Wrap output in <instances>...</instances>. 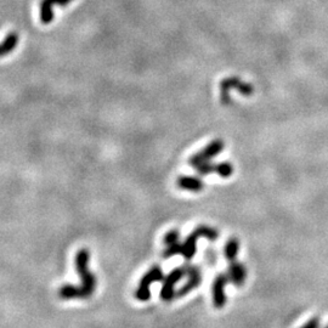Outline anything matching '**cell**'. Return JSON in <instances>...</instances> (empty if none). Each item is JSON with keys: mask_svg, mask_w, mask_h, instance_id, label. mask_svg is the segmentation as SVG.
<instances>
[{"mask_svg": "<svg viewBox=\"0 0 328 328\" xmlns=\"http://www.w3.org/2000/svg\"><path fill=\"white\" fill-rule=\"evenodd\" d=\"M89 251L88 249H80L75 255V268L77 272L79 274L81 284L79 286L80 299H88L94 294L95 288H96V277L93 272H90L89 266Z\"/></svg>", "mask_w": 328, "mask_h": 328, "instance_id": "6da1fadb", "label": "cell"}, {"mask_svg": "<svg viewBox=\"0 0 328 328\" xmlns=\"http://www.w3.org/2000/svg\"><path fill=\"white\" fill-rule=\"evenodd\" d=\"M199 237H204L211 242H215L216 239L219 238V232L216 231L215 229L209 228V226L201 225L197 226V228L193 230V232L191 235L188 236V238L183 241L182 245V251L181 254L183 255V258L186 260H191L193 258V255L196 254V248H197V239Z\"/></svg>", "mask_w": 328, "mask_h": 328, "instance_id": "7a4b0ae2", "label": "cell"}, {"mask_svg": "<svg viewBox=\"0 0 328 328\" xmlns=\"http://www.w3.org/2000/svg\"><path fill=\"white\" fill-rule=\"evenodd\" d=\"M164 275L162 269L159 266L151 268L149 271L141 277L139 287L135 292V297L140 301H149L151 299V284L155 282H163Z\"/></svg>", "mask_w": 328, "mask_h": 328, "instance_id": "3957f363", "label": "cell"}, {"mask_svg": "<svg viewBox=\"0 0 328 328\" xmlns=\"http://www.w3.org/2000/svg\"><path fill=\"white\" fill-rule=\"evenodd\" d=\"M231 89H236L238 90L239 93L244 96H251L253 95L254 88L253 85H251L249 83H244L239 78L232 77V78H228V79L222 80V83L220 85V90H221V95H220V100L222 105H230L231 104V97H230V90Z\"/></svg>", "mask_w": 328, "mask_h": 328, "instance_id": "277c9868", "label": "cell"}, {"mask_svg": "<svg viewBox=\"0 0 328 328\" xmlns=\"http://www.w3.org/2000/svg\"><path fill=\"white\" fill-rule=\"evenodd\" d=\"M186 276V269L185 266H179L175 268L174 270L170 271L168 276L164 277L163 280V286L160 290L159 297L163 301H170L175 298V284L178 283L180 280H182Z\"/></svg>", "mask_w": 328, "mask_h": 328, "instance_id": "5b68a950", "label": "cell"}, {"mask_svg": "<svg viewBox=\"0 0 328 328\" xmlns=\"http://www.w3.org/2000/svg\"><path fill=\"white\" fill-rule=\"evenodd\" d=\"M183 266L186 269V275L189 276V281L183 286L180 287L178 292H175V298L186 297L190 292L196 290L202 283L201 268L193 264H185Z\"/></svg>", "mask_w": 328, "mask_h": 328, "instance_id": "8992f818", "label": "cell"}, {"mask_svg": "<svg viewBox=\"0 0 328 328\" xmlns=\"http://www.w3.org/2000/svg\"><path fill=\"white\" fill-rule=\"evenodd\" d=\"M224 141L222 140H214L209 144L208 146L204 147L201 152L196 153L193 155L191 158H190L189 163L191 164L193 168H196L197 166L206 162V160H211L212 158H214L215 156H218L219 153H221V151L224 150Z\"/></svg>", "mask_w": 328, "mask_h": 328, "instance_id": "52a82bcc", "label": "cell"}, {"mask_svg": "<svg viewBox=\"0 0 328 328\" xmlns=\"http://www.w3.org/2000/svg\"><path fill=\"white\" fill-rule=\"evenodd\" d=\"M229 276L228 274H219L216 275L213 282L212 294H213V304L216 309H222L226 303V295H225V286L228 283Z\"/></svg>", "mask_w": 328, "mask_h": 328, "instance_id": "ba28073f", "label": "cell"}, {"mask_svg": "<svg viewBox=\"0 0 328 328\" xmlns=\"http://www.w3.org/2000/svg\"><path fill=\"white\" fill-rule=\"evenodd\" d=\"M228 276L230 282H232L236 287H241L244 283L245 277H247V270H245L243 264L234 260L231 261L229 266Z\"/></svg>", "mask_w": 328, "mask_h": 328, "instance_id": "9c48e42d", "label": "cell"}, {"mask_svg": "<svg viewBox=\"0 0 328 328\" xmlns=\"http://www.w3.org/2000/svg\"><path fill=\"white\" fill-rule=\"evenodd\" d=\"M176 185L178 188L185 191H191V192H201L203 188H204V183L197 176H180L176 180Z\"/></svg>", "mask_w": 328, "mask_h": 328, "instance_id": "30bf717a", "label": "cell"}, {"mask_svg": "<svg viewBox=\"0 0 328 328\" xmlns=\"http://www.w3.org/2000/svg\"><path fill=\"white\" fill-rule=\"evenodd\" d=\"M54 0H42L40 2V21L49 25L54 19Z\"/></svg>", "mask_w": 328, "mask_h": 328, "instance_id": "8fae6325", "label": "cell"}, {"mask_svg": "<svg viewBox=\"0 0 328 328\" xmlns=\"http://www.w3.org/2000/svg\"><path fill=\"white\" fill-rule=\"evenodd\" d=\"M58 297L64 300L80 299L79 286H73V284H64L58 290Z\"/></svg>", "mask_w": 328, "mask_h": 328, "instance_id": "7c38bea8", "label": "cell"}, {"mask_svg": "<svg viewBox=\"0 0 328 328\" xmlns=\"http://www.w3.org/2000/svg\"><path fill=\"white\" fill-rule=\"evenodd\" d=\"M239 252V241L236 237L230 238L225 243L224 247V255L228 261H234L237 258V254Z\"/></svg>", "mask_w": 328, "mask_h": 328, "instance_id": "4fadbf2b", "label": "cell"}, {"mask_svg": "<svg viewBox=\"0 0 328 328\" xmlns=\"http://www.w3.org/2000/svg\"><path fill=\"white\" fill-rule=\"evenodd\" d=\"M17 44H18V34L16 32H11L9 33L8 35H6L4 40L2 42V44H0V48H2V51H3V55H9L10 52L14 51L16 48H17Z\"/></svg>", "mask_w": 328, "mask_h": 328, "instance_id": "5bb4252c", "label": "cell"}, {"mask_svg": "<svg viewBox=\"0 0 328 328\" xmlns=\"http://www.w3.org/2000/svg\"><path fill=\"white\" fill-rule=\"evenodd\" d=\"M195 169L199 175H208V174L216 173V164H213L211 160H206V162L197 166Z\"/></svg>", "mask_w": 328, "mask_h": 328, "instance_id": "9a60e30c", "label": "cell"}, {"mask_svg": "<svg viewBox=\"0 0 328 328\" xmlns=\"http://www.w3.org/2000/svg\"><path fill=\"white\" fill-rule=\"evenodd\" d=\"M232 173H234V167H232L231 163L222 162L216 164V174L220 175L221 178H229V176L232 175Z\"/></svg>", "mask_w": 328, "mask_h": 328, "instance_id": "2e32d148", "label": "cell"}, {"mask_svg": "<svg viewBox=\"0 0 328 328\" xmlns=\"http://www.w3.org/2000/svg\"><path fill=\"white\" fill-rule=\"evenodd\" d=\"M182 251V245L179 243L172 244V245H167V248L163 251V259H169L174 257L176 254H181Z\"/></svg>", "mask_w": 328, "mask_h": 328, "instance_id": "e0dca14e", "label": "cell"}, {"mask_svg": "<svg viewBox=\"0 0 328 328\" xmlns=\"http://www.w3.org/2000/svg\"><path fill=\"white\" fill-rule=\"evenodd\" d=\"M179 238H180L179 230H176V229L170 230L168 234L164 236V243H166V245L175 244V243H178Z\"/></svg>", "mask_w": 328, "mask_h": 328, "instance_id": "ac0fdd59", "label": "cell"}, {"mask_svg": "<svg viewBox=\"0 0 328 328\" xmlns=\"http://www.w3.org/2000/svg\"><path fill=\"white\" fill-rule=\"evenodd\" d=\"M320 319L319 317H313V319L308 321L304 326H301L300 328H320Z\"/></svg>", "mask_w": 328, "mask_h": 328, "instance_id": "d6986e66", "label": "cell"}, {"mask_svg": "<svg viewBox=\"0 0 328 328\" xmlns=\"http://www.w3.org/2000/svg\"><path fill=\"white\" fill-rule=\"evenodd\" d=\"M216 260V254L215 252L213 251V249H209V251L206 252V261L208 262V264L213 265Z\"/></svg>", "mask_w": 328, "mask_h": 328, "instance_id": "ffe728a7", "label": "cell"}, {"mask_svg": "<svg viewBox=\"0 0 328 328\" xmlns=\"http://www.w3.org/2000/svg\"><path fill=\"white\" fill-rule=\"evenodd\" d=\"M55 4H58L60 6H67L72 0H54Z\"/></svg>", "mask_w": 328, "mask_h": 328, "instance_id": "44dd1931", "label": "cell"}, {"mask_svg": "<svg viewBox=\"0 0 328 328\" xmlns=\"http://www.w3.org/2000/svg\"><path fill=\"white\" fill-rule=\"evenodd\" d=\"M2 56H4V55H3V51H2V48H0V57Z\"/></svg>", "mask_w": 328, "mask_h": 328, "instance_id": "7402d4cb", "label": "cell"}, {"mask_svg": "<svg viewBox=\"0 0 328 328\" xmlns=\"http://www.w3.org/2000/svg\"><path fill=\"white\" fill-rule=\"evenodd\" d=\"M326 328H328V326H327V327H326Z\"/></svg>", "mask_w": 328, "mask_h": 328, "instance_id": "603a6c76", "label": "cell"}]
</instances>
